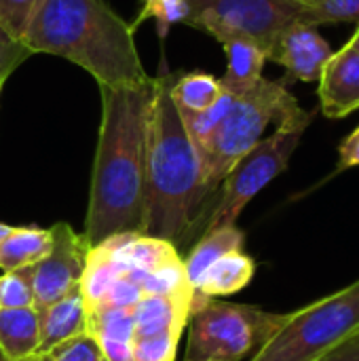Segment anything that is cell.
I'll return each mask as SVG.
<instances>
[{"label": "cell", "instance_id": "cell-1", "mask_svg": "<svg viewBox=\"0 0 359 361\" xmlns=\"http://www.w3.org/2000/svg\"><path fill=\"white\" fill-rule=\"evenodd\" d=\"M102 123L91 173L85 237L91 247L144 228L146 133L152 78L133 87H99Z\"/></svg>", "mask_w": 359, "mask_h": 361}, {"label": "cell", "instance_id": "cell-2", "mask_svg": "<svg viewBox=\"0 0 359 361\" xmlns=\"http://www.w3.org/2000/svg\"><path fill=\"white\" fill-rule=\"evenodd\" d=\"M167 85V74L152 78L142 233L165 239L178 250L199 224H207L212 199L205 188L201 159L169 97Z\"/></svg>", "mask_w": 359, "mask_h": 361}, {"label": "cell", "instance_id": "cell-3", "mask_svg": "<svg viewBox=\"0 0 359 361\" xmlns=\"http://www.w3.org/2000/svg\"><path fill=\"white\" fill-rule=\"evenodd\" d=\"M21 42L30 53L57 55L89 72L99 87L146 85L131 25L106 0H44Z\"/></svg>", "mask_w": 359, "mask_h": 361}, {"label": "cell", "instance_id": "cell-4", "mask_svg": "<svg viewBox=\"0 0 359 361\" xmlns=\"http://www.w3.org/2000/svg\"><path fill=\"white\" fill-rule=\"evenodd\" d=\"M296 108L300 106L286 80L260 78L254 89L233 93L216 127L195 144L212 207L226 173L264 137L269 125L281 123Z\"/></svg>", "mask_w": 359, "mask_h": 361}, {"label": "cell", "instance_id": "cell-5", "mask_svg": "<svg viewBox=\"0 0 359 361\" xmlns=\"http://www.w3.org/2000/svg\"><path fill=\"white\" fill-rule=\"evenodd\" d=\"M358 330L359 279L300 311H292L250 361H324Z\"/></svg>", "mask_w": 359, "mask_h": 361}, {"label": "cell", "instance_id": "cell-6", "mask_svg": "<svg viewBox=\"0 0 359 361\" xmlns=\"http://www.w3.org/2000/svg\"><path fill=\"white\" fill-rule=\"evenodd\" d=\"M313 118L315 110L296 108L281 123H277V129L271 135L262 137L226 173L218 188L205 231L235 226L245 205L288 169L290 159L300 146V140L313 123Z\"/></svg>", "mask_w": 359, "mask_h": 361}, {"label": "cell", "instance_id": "cell-7", "mask_svg": "<svg viewBox=\"0 0 359 361\" xmlns=\"http://www.w3.org/2000/svg\"><path fill=\"white\" fill-rule=\"evenodd\" d=\"M288 315L212 298L188 319L184 361H250L286 324Z\"/></svg>", "mask_w": 359, "mask_h": 361}, {"label": "cell", "instance_id": "cell-8", "mask_svg": "<svg viewBox=\"0 0 359 361\" xmlns=\"http://www.w3.org/2000/svg\"><path fill=\"white\" fill-rule=\"evenodd\" d=\"M186 25L224 42L248 38L269 53L273 40L294 23H309L300 0H188Z\"/></svg>", "mask_w": 359, "mask_h": 361}, {"label": "cell", "instance_id": "cell-9", "mask_svg": "<svg viewBox=\"0 0 359 361\" xmlns=\"http://www.w3.org/2000/svg\"><path fill=\"white\" fill-rule=\"evenodd\" d=\"M51 231L49 254L34 264V300L36 309L53 305L80 288V279L91 252L89 239L72 231L70 224L57 222Z\"/></svg>", "mask_w": 359, "mask_h": 361}, {"label": "cell", "instance_id": "cell-10", "mask_svg": "<svg viewBox=\"0 0 359 361\" xmlns=\"http://www.w3.org/2000/svg\"><path fill=\"white\" fill-rule=\"evenodd\" d=\"M332 47L311 23H294L286 27L269 47V59L284 66L286 82H320L326 63L332 57Z\"/></svg>", "mask_w": 359, "mask_h": 361}, {"label": "cell", "instance_id": "cell-11", "mask_svg": "<svg viewBox=\"0 0 359 361\" xmlns=\"http://www.w3.org/2000/svg\"><path fill=\"white\" fill-rule=\"evenodd\" d=\"M97 247L108 254L125 273L144 277L161 267L174 264L180 258L178 250L159 237H150L144 233H121L104 239Z\"/></svg>", "mask_w": 359, "mask_h": 361}, {"label": "cell", "instance_id": "cell-12", "mask_svg": "<svg viewBox=\"0 0 359 361\" xmlns=\"http://www.w3.org/2000/svg\"><path fill=\"white\" fill-rule=\"evenodd\" d=\"M317 93L322 112L328 118H345L359 110V53L347 47L332 53Z\"/></svg>", "mask_w": 359, "mask_h": 361}, {"label": "cell", "instance_id": "cell-13", "mask_svg": "<svg viewBox=\"0 0 359 361\" xmlns=\"http://www.w3.org/2000/svg\"><path fill=\"white\" fill-rule=\"evenodd\" d=\"M40 315V355H47L63 341L89 332V311L80 290L63 296L61 300L38 309Z\"/></svg>", "mask_w": 359, "mask_h": 361}, {"label": "cell", "instance_id": "cell-14", "mask_svg": "<svg viewBox=\"0 0 359 361\" xmlns=\"http://www.w3.org/2000/svg\"><path fill=\"white\" fill-rule=\"evenodd\" d=\"M254 273H256V264L243 250L222 256L205 271L199 286L195 288L193 313L212 298H222L241 292L252 281Z\"/></svg>", "mask_w": 359, "mask_h": 361}, {"label": "cell", "instance_id": "cell-15", "mask_svg": "<svg viewBox=\"0 0 359 361\" xmlns=\"http://www.w3.org/2000/svg\"><path fill=\"white\" fill-rule=\"evenodd\" d=\"M0 355L8 361L40 355V315L36 307L0 309Z\"/></svg>", "mask_w": 359, "mask_h": 361}, {"label": "cell", "instance_id": "cell-16", "mask_svg": "<svg viewBox=\"0 0 359 361\" xmlns=\"http://www.w3.org/2000/svg\"><path fill=\"white\" fill-rule=\"evenodd\" d=\"M133 332V309L97 307L89 311V334L99 343L106 361H131Z\"/></svg>", "mask_w": 359, "mask_h": 361}, {"label": "cell", "instance_id": "cell-17", "mask_svg": "<svg viewBox=\"0 0 359 361\" xmlns=\"http://www.w3.org/2000/svg\"><path fill=\"white\" fill-rule=\"evenodd\" d=\"M226 53V72L220 78L222 87L235 95L245 93L258 85L269 61V53L262 44L248 38H229L220 42Z\"/></svg>", "mask_w": 359, "mask_h": 361}, {"label": "cell", "instance_id": "cell-18", "mask_svg": "<svg viewBox=\"0 0 359 361\" xmlns=\"http://www.w3.org/2000/svg\"><path fill=\"white\" fill-rule=\"evenodd\" d=\"M195 296H144L133 307L135 334H154L165 330H184L193 313Z\"/></svg>", "mask_w": 359, "mask_h": 361}, {"label": "cell", "instance_id": "cell-19", "mask_svg": "<svg viewBox=\"0 0 359 361\" xmlns=\"http://www.w3.org/2000/svg\"><path fill=\"white\" fill-rule=\"evenodd\" d=\"M167 89L169 97L176 104L178 112H205L209 110L222 95L224 87L220 78H216L209 72L203 70H193V72H176L167 74Z\"/></svg>", "mask_w": 359, "mask_h": 361}, {"label": "cell", "instance_id": "cell-20", "mask_svg": "<svg viewBox=\"0 0 359 361\" xmlns=\"http://www.w3.org/2000/svg\"><path fill=\"white\" fill-rule=\"evenodd\" d=\"M243 243H245V235L237 226H222V228L205 231L203 237L199 239V243L190 250L188 258L184 260V271H186L193 292L199 286L205 271L216 260H220L222 256H226L231 252L243 250Z\"/></svg>", "mask_w": 359, "mask_h": 361}, {"label": "cell", "instance_id": "cell-21", "mask_svg": "<svg viewBox=\"0 0 359 361\" xmlns=\"http://www.w3.org/2000/svg\"><path fill=\"white\" fill-rule=\"evenodd\" d=\"M51 250V231L19 226L0 241V269L15 271L40 262Z\"/></svg>", "mask_w": 359, "mask_h": 361}, {"label": "cell", "instance_id": "cell-22", "mask_svg": "<svg viewBox=\"0 0 359 361\" xmlns=\"http://www.w3.org/2000/svg\"><path fill=\"white\" fill-rule=\"evenodd\" d=\"M123 273L125 271L108 254H104L97 245L91 247L89 258H87V267H85V273L80 279V288H78L87 311H93L95 307L102 305L106 292L110 290L114 279Z\"/></svg>", "mask_w": 359, "mask_h": 361}, {"label": "cell", "instance_id": "cell-23", "mask_svg": "<svg viewBox=\"0 0 359 361\" xmlns=\"http://www.w3.org/2000/svg\"><path fill=\"white\" fill-rule=\"evenodd\" d=\"M188 17H190L188 0H142V8L138 11V15L129 25L135 32V27H140L146 19H154L159 38L165 40L169 27L176 23H186Z\"/></svg>", "mask_w": 359, "mask_h": 361}, {"label": "cell", "instance_id": "cell-24", "mask_svg": "<svg viewBox=\"0 0 359 361\" xmlns=\"http://www.w3.org/2000/svg\"><path fill=\"white\" fill-rule=\"evenodd\" d=\"M144 296H195L186 271H184V260H178L174 264L161 267L140 279Z\"/></svg>", "mask_w": 359, "mask_h": 361}, {"label": "cell", "instance_id": "cell-25", "mask_svg": "<svg viewBox=\"0 0 359 361\" xmlns=\"http://www.w3.org/2000/svg\"><path fill=\"white\" fill-rule=\"evenodd\" d=\"M182 332L184 330L135 334L131 341V361H176Z\"/></svg>", "mask_w": 359, "mask_h": 361}, {"label": "cell", "instance_id": "cell-26", "mask_svg": "<svg viewBox=\"0 0 359 361\" xmlns=\"http://www.w3.org/2000/svg\"><path fill=\"white\" fill-rule=\"evenodd\" d=\"M34 264L4 271L0 277V309H25L36 307L34 300Z\"/></svg>", "mask_w": 359, "mask_h": 361}, {"label": "cell", "instance_id": "cell-27", "mask_svg": "<svg viewBox=\"0 0 359 361\" xmlns=\"http://www.w3.org/2000/svg\"><path fill=\"white\" fill-rule=\"evenodd\" d=\"M311 25L324 23H359V0H300Z\"/></svg>", "mask_w": 359, "mask_h": 361}, {"label": "cell", "instance_id": "cell-28", "mask_svg": "<svg viewBox=\"0 0 359 361\" xmlns=\"http://www.w3.org/2000/svg\"><path fill=\"white\" fill-rule=\"evenodd\" d=\"M44 0H0V27L21 40L32 15Z\"/></svg>", "mask_w": 359, "mask_h": 361}, {"label": "cell", "instance_id": "cell-29", "mask_svg": "<svg viewBox=\"0 0 359 361\" xmlns=\"http://www.w3.org/2000/svg\"><path fill=\"white\" fill-rule=\"evenodd\" d=\"M47 355L51 361H104L99 343L89 332L59 343Z\"/></svg>", "mask_w": 359, "mask_h": 361}, {"label": "cell", "instance_id": "cell-30", "mask_svg": "<svg viewBox=\"0 0 359 361\" xmlns=\"http://www.w3.org/2000/svg\"><path fill=\"white\" fill-rule=\"evenodd\" d=\"M142 277L131 275V273H123L114 279V283L110 286V290L106 292L104 300L99 307H114V309H133L142 298ZM97 309V307H95Z\"/></svg>", "mask_w": 359, "mask_h": 361}, {"label": "cell", "instance_id": "cell-31", "mask_svg": "<svg viewBox=\"0 0 359 361\" xmlns=\"http://www.w3.org/2000/svg\"><path fill=\"white\" fill-rule=\"evenodd\" d=\"M32 53L28 51V47L17 40L15 36H11L4 27H0V85H4V80L11 76V72L30 57Z\"/></svg>", "mask_w": 359, "mask_h": 361}, {"label": "cell", "instance_id": "cell-32", "mask_svg": "<svg viewBox=\"0 0 359 361\" xmlns=\"http://www.w3.org/2000/svg\"><path fill=\"white\" fill-rule=\"evenodd\" d=\"M359 167V125L341 142L339 146V167L336 173L343 169Z\"/></svg>", "mask_w": 359, "mask_h": 361}, {"label": "cell", "instance_id": "cell-33", "mask_svg": "<svg viewBox=\"0 0 359 361\" xmlns=\"http://www.w3.org/2000/svg\"><path fill=\"white\" fill-rule=\"evenodd\" d=\"M324 361H359V330Z\"/></svg>", "mask_w": 359, "mask_h": 361}, {"label": "cell", "instance_id": "cell-34", "mask_svg": "<svg viewBox=\"0 0 359 361\" xmlns=\"http://www.w3.org/2000/svg\"><path fill=\"white\" fill-rule=\"evenodd\" d=\"M345 47H347V49H351V51H355V53H359V27L355 30V34L345 42Z\"/></svg>", "mask_w": 359, "mask_h": 361}, {"label": "cell", "instance_id": "cell-35", "mask_svg": "<svg viewBox=\"0 0 359 361\" xmlns=\"http://www.w3.org/2000/svg\"><path fill=\"white\" fill-rule=\"evenodd\" d=\"M11 228H13V226H8V224H2V222H0V241L11 233Z\"/></svg>", "mask_w": 359, "mask_h": 361}, {"label": "cell", "instance_id": "cell-36", "mask_svg": "<svg viewBox=\"0 0 359 361\" xmlns=\"http://www.w3.org/2000/svg\"><path fill=\"white\" fill-rule=\"evenodd\" d=\"M36 361H51V360H49V355H38V360Z\"/></svg>", "mask_w": 359, "mask_h": 361}, {"label": "cell", "instance_id": "cell-37", "mask_svg": "<svg viewBox=\"0 0 359 361\" xmlns=\"http://www.w3.org/2000/svg\"><path fill=\"white\" fill-rule=\"evenodd\" d=\"M36 360H38V357H34V360H28V361H36ZM0 361H8V360H4V357L0 355Z\"/></svg>", "mask_w": 359, "mask_h": 361}, {"label": "cell", "instance_id": "cell-38", "mask_svg": "<svg viewBox=\"0 0 359 361\" xmlns=\"http://www.w3.org/2000/svg\"><path fill=\"white\" fill-rule=\"evenodd\" d=\"M0 91H2V85H0Z\"/></svg>", "mask_w": 359, "mask_h": 361}, {"label": "cell", "instance_id": "cell-39", "mask_svg": "<svg viewBox=\"0 0 359 361\" xmlns=\"http://www.w3.org/2000/svg\"><path fill=\"white\" fill-rule=\"evenodd\" d=\"M104 361H106V360H104Z\"/></svg>", "mask_w": 359, "mask_h": 361}]
</instances>
